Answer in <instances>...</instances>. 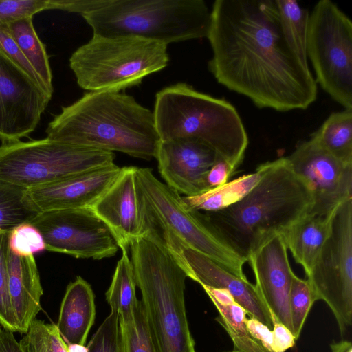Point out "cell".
<instances>
[{"label": "cell", "mask_w": 352, "mask_h": 352, "mask_svg": "<svg viewBox=\"0 0 352 352\" xmlns=\"http://www.w3.org/2000/svg\"><path fill=\"white\" fill-rule=\"evenodd\" d=\"M210 14L208 69L219 83L261 109L304 110L316 101V80L287 41L274 0H217Z\"/></svg>", "instance_id": "6da1fadb"}, {"label": "cell", "mask_w": 352, "mask_h": 352, "mask_svg": "<svg viewBox=\"0 0 352 352\" xmlns=\"http://www.w3.org/2000/svg\"><path fill=\"white\" fill-rule=\"evenodd\" d=\"M262 179L236 203L202 213L246 261L265 243L309 212L312 195L286 157L267 162Z\"/></svg>", "instance_id": "7a4b0ae2"}, {"label": "cell", "mask_w": 352, "mask_h": 352, "mask_svg": "<svg viewBox=\"0 0 352 352\" xmlns=\"http://www.w3.org/2000/svg\"><path fill=\"white\" fill-rule=\"evenodd\" d=\"M47 138L149 160L160 138L153 113L126 94L90 91L63 107L46 129Z\"/></svg>", "instance_id": "3957f363"}, {"label": "cell", "mask_w": 352, "mask_h": 352, "mask_svg": "<svg viewBox=\"0 0 352 352\" xmlns=\"http://www.w3.org/2000/svg\"><path fill=\"white\" fill-rule=\"evenodd\" d=\"M129 249L156 352H196L185 306L186 273L152 230Z\"/></svg>", "instance_id": "277c9868"}, {"label": "cell", "mask_w": 352, "mask_h": 352, "mask_svg": "<svg viewBox=\"0 0 352 352\" xmlns=\"http://www.w3.org/2000/svg\"><path fill=\"white\" fill-rule=\"evenodd\" d=\"M153 113L160 140L195 139L234 170L242 163L248 136L238 111L229 102L179 82L156 94Z\"/></svg>", "instance_id": "5b68a950"}, {"label": "cell", "mask_w": 352, "mask_h": 352, "mask_svg": "<svg viewBox=\"0 0 352 352\" xmlns=\"http://www.w3.org/2000/svg\"><path fill=\"white\" fill-rule=\"evenodd\" d=\"M82 16L94 35L135 36L167 45L207 38L211 19L203 0H107Z\"/></svg>", "instance_id": "8992f818"}, {"label": "cell", "mask_w": 352, "mask_h": 352, "mask_svg": "<svg viewBox=\"0 0 352 352\" xmlns=\"http://www.w3.org/2000/svg\"><path fill=\"white\" fill-rule=\"evenodd\" d=\"M167 46L135 36L93 34L72 54L69 66L82 89L120 92L166 67Z\"/></svg>", "instance_id": "52a82bcc"}, {"label": "cell", "mask_w": 352, "mask_h": 352, "mask_svg": "<svg viewBox=\"0 0 352 352\" xmlns=\"http://www.w3.org/2000/svg\"><path fill=\"white\" fill-rule=\"evenodd\" d=\"M144 232L168 234L208 257L240 278L246 260L236 253L199 211L189 209L183 197L161 182L148 168H136Z\"/></svg>", "instance_id": "ba28073f"}, {"label": "cell", "mask_w": 352, "mask_h": 352, "mask_svg": "<svg viewBox=\"0 0 352 352\" xmlns=\"http://www.w3.org/2000/svg\"><path fill=\"white\" fill-rule=\"evenodd\" d=\"M115 153L43 140L2 143L0 180L30 189L113 164Z\"/></svg>", "instance_id": "9c48e42d"}, {"label": "cell", "mask_w": 352, "mask_h": 352, "mask_svg": "<svg viewBox=\"0 0 352 352\" xmlns=\"http://www.w3.org/2000/svg\"><path fill=\"white\" fill-rule=\"evenodd\" d=\"M307 56L316 82L345 109H352V22L331 0L309 14Z\"/></svg>", "instance_id": "30bf717a"}, {"label": "cell", "mask_w": 352, "mask_h": 352, "mask_svg": "<svg viewBox=\"0 0 352 352\" xmlns=\"http://www.w3.org/2000/svg\"><path fill=\"white\" fill-rule=\"evenodd\" d=\"M307 280L316 300L329 307L343 336L352 323V199L336 208L330 233Z\"/></svg>", "instance_id": "8fae6325"}, {"label": "cell", "mask_w": 352, "mask_h": 352, "mask_svg": "<svg viewBox=\"0 0 352 352\" xmlns=\"http://www.w3.org/2000/svg\"><path fill=\"white\" fill-rule=\"evenodd\" d=\"M30 223L42 234L47 251L100 260L113 256L119 248L109 228L89 208L41 212Z\"/></svg>", "instance_id": "7c38bea8"}, {"label": "cell", "mask_w": 352, "mask_h": 352, "mask_svg": "<svg viewBox=\"0 0 352 352\" xmlns=\"http://www.w3.org/2000/svg\"><path fill=\"white\" fill-rule=\"evenodd\" d=\"M52 94L0 50V139L28 136L38 124Z\"/></svg>", "instance_id": "4fadbf2b"}, {"label": "cell", "mask_w": 352, "mask_h": 352, "mask_svg": "<svg viewBox=\"0 0 352 352\" xmlns=\"http://www.w3.org/2000/svg\"><path fill=\"white\" fill-rule=\"evenodd\" d=\"M286 158L310 188L313 206L309 213L327 215L352 199V164L338 160L310 138L300 142Z\"/></svg>", "instance_id": "5bb4252c"}, {"label": "cell", "mask_w": 352, "mask_h": 352, "mask_svg": "<svg viewBox=\"0 0 352 352\" xmlns=\"http://www.w3.org/2000/svg\"><path fill=\"white\" fill-rule=\"evenodd\" d=\"M161 237L188 278L201 286L228 291L250 317L272 329L269 308L255 285L248 279L239 278L208 257L188 248L175 236L163 234Z\"/></svg>", "instance_id": "9a60e30c"}, {"label": "cell", "mask_w": 352, "mask_h": 352, "mask_svg": "<svg viewBox=\"0 0 352 352\" xmlns=\"http://www.w3.org/2000/svg\"><path fill=\"white\" fill-rule=\"evenodd\" d=\"M217 154L192 138L160 140L155 158L166 185L185 195L195 196L208 190L206 179Z\"/></svg>", "instance_id": "2e32d148"}, {"label": "cell", "mask_w": 352, "mask_h": 352, "mask_svg": "<svg viewBox=\"0 0 352 352\" xmlns=\"http://www.w3.org/2000/svg\"><path fill=\"white\" fill-rule=\"evenodd\" d=\"M136 168L121 167L111 186L89 208L109 228L121 250H128L131 241L144 232Z\"/></svg>", "instance_id": "e0dca14e"}, {"label": "cell", "mask_w": 352, "mask_h": 352, "mask_svg": "<svg viewBox=\"0 0 352 352\" xmlns=\"http://www.w3.org/2000/svg\"><path fill=\"white\" fill-rule=\"evenodd\" d=\"M247 261L254 272L255 286L266 305L292 333L289 296L294 272L281 235H275L265 243Z\"/></svg>", "instance_id": "ac0fdd59"}, {"label": "cell", "mask_w": 352, "mask_h": 352, "mask_svg": "<svg viewBox=\"0 0 352 352\" xmlns=\"http://www.w3.org/2000/svg\"><path fill=\"white\" fill-rule=\"evenodd\" d=\"M114 163L47 185L27 189L37 210L41 212L90 208L107 190L120 173Z\"/></svg>", "instance_id": "d6986e66"}, {"label": "cell", "mask_w": 352, "mask_h": 352, "mask_svg": "<svg viewBox=\"0 0 352 352\" xmlns=\"http://www.w3.org/2000/svg\"><path fill=\"white\" fill-rule=\"evenodd\" d=\"M8 269L10 295L19 332L25 333L41 309L43 290L38 270L34 255L20 256L9 249Z\"/></svg>", "instance_id": "ffe728a7"}, {"label": "cell", "mask_w": 352, "mask_h": 352, "mask_svg": "<svg viewBox=\"0 0 352 352\" xmlns=\"http://www.w3.org/2000/svg\"><path fill=\"white\" fill-rule=\"evenodd\" d=\"M95 317V296L92 288L81 276H77L67 287L56 324L67 344L85 345Z\"/></svg>", "instance_id": "44dd1931"}, {"label": "cell", "mask_w": 352, "mask_h": 352, "mask_svg": "<svg viewBox=\"0 0 352 352\" xmlns=\"http://www.w3.org/2000/svg\"><path fill=\"white\" fill-rule=\"evenodd\" d=\"M336 210L324 216L308 212L280 234L295 261L303 267L306 276L330 233Z\"/></svg>", "instance_id": "7402d4cb"}, {"label": "cell", "mask_w": 352, "mask_h": 352, "mask_svg": "<svg viewBox=\"0 0 352 352\" xmlns=\"http://www.w3.org/2000/svg\"><path fill=\"white\" fill-rule=\"evenodd\" d=\"M216 307L219 316L216 320L227 331L237 352H265L250 333L247 325L246 311L235 301L226 290L201 286Z\"/></svg>", "instance_id": "603a6c76"}, {"label": "cell", "mask_w": 352, "mask_h": 352, "mask_svg": "<svg viewBox=\"0 0 352 352\" xmlns=\"http://www.w3.org/2000/svg\"><path fill=\"white\" fill-rule=\"evenodd\" d=\"M267 162L260 164L255 172L243 175L216 188L201 194L183 197L187 207L192 210L209 212L227 208L243 198L262 179Z\"/></svg>", "instance_id": "cb8c5ba5"}, {"label": "cell", "mask_w": 352, "mask_h": 352, "mask_svg": "<svg viewBox=\"0 0 352 352\" xmlns=\"http://www.w3.org/2000/svg\"><path fill=\"white\" fill-rule=\"evenodd\" d=\"M310 139L341 162L352 164V109L331 113Z\"/></svg>", "instance_id": "d4e9b609"}, {"label": "cell", "mask_w": 352, "mask_h": 352, "mask_svg": "<svg viewBox=\"0 0 352 352\" xmlns=\"http://www.w3.org/2000/svg\"><path fill=\"white\" fill-rule=\"evenodd\" d=\"M122 255L117 262L106 300L113 311L118 314L119 320L128 322L132 320L138 299L136 296V281L128 250H121Z\"/></svg>", "instance_id": "484cf974"}, {"label": "cell", "mask_w": 352, "mask_h": 352, "mask_svg": "<svg viewBox=\"0 0 352 352\" xmlns=\"http://www.w3.org/2000/svg\"><path fill=\"white\" fill-rule=\"evenodd\" d=\"M29 16L8 23L10 34L50 92L53 94L52 74L45 45L39 39Z\"/></svg>", "instance_id": "4316f807"}, {"label": "cell", "mask_w": 352, "mask_h": 352, "mask_svg": "<svg viewBox=\"0 0 352 352\" xmlns=\"http://www.w3.org/2000/svg\"><path fill=\"white\" fill-rule=\"evenodd\" d=\"M282 32L287 41L305 64L307 56V37L309 12L295 0H274Z\"/></svg>", "instance_id": "83f0119b"}, {"label": "cell", "mask_w": 352, "mask_h": 352, "mask_svg": "<svg viewBox=\"0 0 352 352\" xmlns=\"http://www.w3.org/2000/svg\"><path fill=\"white\" fill-rule=\"evenodd\" d=\"M38 213L26 189L0 180V232L30 223Z\"/></svg>", "instance_id": "f1b7e54d"}, {"label": "cell", "mask_w": 352, "mask_h": 352, "mask_svg": "<svg viewBox=\"0 0 352 352\" xmlns=\"http://www.w3.org/2000/svg\"><path fill=\"white\" fill-rule=\"evenodd\" d=\"M122 352H156L152 341L143 304L138 300L129 322L120 321Z\"/></svg>", "instance_id": "f546056e"}, {"label": "cell", "mask_w": 352, "mask_h": 352, "mask_svg": "<svg viewBox=\"0 0 352 352\" xmlns=\"http://www.w3.org/2000/svg\"><path fill=\"white\" fill-rule=\"evenodd\" d=\"M317 301L311 285L307 279L292 274L289 302L292 333L296 340L299 338L308 314Z\"/></svg>", "instance_id": "4dcf8cb0"}, {"label": "cell", "mask_w": 352, "mask_h": 352, "mask_svg": "<svg viewBox=\"0 0 352 352\" xmlns=\"http://www.w3.org/2000/svg\"><path fill=\"white\" fill-rule=\"evenodd\" d=\"M10 232H0V324L12 332H19L18 322L12 307L8 269Z\"/></svg>", "instance_id": "1f68e13d"}, {"label": "cell", "mask_w": 352, "mask_h": 352, "mask_svg": "<svg viewBox=\"0 0 352 352\" xmlns=\"http://www.w3.org/2000/svg\"><path fill=\"white\" fill-rule=\"evenodd\" d=\"M41 352H68L56 324L34 319L22 339Z\"/></svg>", "instance_id": "d6a6232c"}, {"label": "cell", "mask_w": 352, "mask_h": 352, "mask_svg": "<svg viewBox=\"0 0 352 352\" xmlns=\"http://www.w3.org/2000/svg\"><path fill=\"white\" fill-rule=\"evenodd\" d=\"M88 352H122V338L118 314L111 311L91 337Z\"/></svg>", "instance_id": "836d02e7"}, {"label": "cell", "mask_w": 352, "mask_h": 352, "mask_svg": "<svg viewBox=\"0 0 352 352\" xmlns=\"http://www.w3.org/2000/svg\"><path fill=\"white\" fill-rule=\"evenodd\" d=\"M8 248L12 252L20 256H32L46 250L42 234L30 223L21 224L10 232Z\"/></svg>", "instance_id": "e575fe53"}, {"label": "cell", "mask_w": 352, "mask_h": 352, "mask_svg": "<svg viewBox=\"0 0 352 352\" xmlns=\"http://www.w3.org/2000/svg\"><path fill=\"white\" fill-rule=\"evenodd\" d=\"M53 9V0H0V24Z\"/></svg>", "instance_id": "d590c367"}, {"label": "cell", "mask_w": 352, "mask_h": 352, "mask_svg": "<svg viewBox=\"0 0 352 352\" xmlns=\"http://www.w3.org/2000/svg\"><path fill=\"white\" fill-rule=\"evenodd\" d=\"M0 50L23 69L36 82L49 91L41 78L26 59L10 34L7 23L0 24Z\"/></svg>", "instance_id": "8d00e7d4"}, {"label": "cell", "mask_w": 352, "mask_h": 352, "mask_svg": "<svg viewBox=\"0 0 352 352\" xmlns=\"http://www.w3.org/2000/svg\"><path fill=\"white\" fill-rule=\"evenodd\" d=\"M234 170L228 162L217 156L214 163L206 176V182L208 189L216 188L227 183Z\"/></svg>", "instance_id": "74e56055"}, {"label": "cell", "mask_w": 352, "mask_h": 352, "mask_svg": "<svg viewBox=\"0 0 352 352\" xmlns=\"http://www.w3.org/2000/svg\"><path fill=\"white\" fill-rule=\"evenodd\" d=\"M272 322L273 344L275 352H285L296 341L292 331L283 324L269 309Z\"/></svg>", "instance_id": "f35d334b"}, {"label": "cell", "mask_w": 352, "mask_h": 352, "mask_svg": "<svg viewBox=\"0 0 352 352\" xmlns=\"http://www.w3.org/2000/svg\"><path fill=\"white\" fill-rule=\"evenodd\" d=\"M246 325L251 336L258 341L265 352H275L272 329L254 318H247Z\"/></svg>", "instance_id": "ab89813d"}, {"label": "cell", "mask_w": 352, "mask_h": 352, "mask_svg": "<svg viewBox=\"0 0 352 352\" xmlns=\"http://www.w3.org/2000/svg\"><path fill=\"white\" fill-rule=\"evenodd\" d=\"M107 0H53V9L82 14L103 6Z\"/></svg>", "instance_id": "60d3db41"}, {"label": "cell", "mask_w": 352, "mask_h": 352, "mask_svg": "<svg viewBox=\"0 0 352 352\" xmlns=\"http://www.w3.org/2000/svg\"><path fill=\"white\" fill-rule=\"evenodd\" d=\"M0 352H24L13 332L0 328Z\"/></svg>", "instance_id": "b9f144b4"}, {"label": "cell", "mask_w": 352, "mask_h": 352, "mask_svg": "<svg viewBox=\"0 0 352 352\" xmlns=\"http://www.w3.org/2000/svg\"><path fill=\"white\" fill-rule=\"evenodd\" d=\"M330 347L331 352H352L351 342L347 340L333 342L331 344Z\"/></svg>", "instance_id": "7bdbcfd3"}, {"label": "cell", "mask_w": 352, "mask_h": 352, "mask_svg": "<svg viewBox=\"0 0 352 352\" xmlns=\"http://www.w3.org/2000/svg\"><path fill=\"white\" fill-rule=\"evenodd\" d=\"M68 352H88L87 347L84 344H67Z\"/></svg>", "instance_id": "ee69618b"}, {"label": "cell", "mask_w": 352, "mask_h": 352, "mask_svg": "<svg viewBox=\"0 0 352 352\" xmlns=\"http://www.w3.org/2000/svg\"><path fill=\"white\" fill-rule=\"evenodd\" d=\"M20 343L24 352H41L22 340Z\"/></svg>", "instance_id": "f6af8a7d"}, {"label": "cell", "mask_w": 352, "mask_h": 352, "mask_svg": "<svg viewBox=\"0 0 352 352\" xmlns=\"http://www.w3.org/2000/svg\"><path fill=\"white\" fill-rule=\"evenodd\" d=\"M230 352H237V351H230Z\"/></svg>", "instance_id": "bcb514c9"}]
</instances>
